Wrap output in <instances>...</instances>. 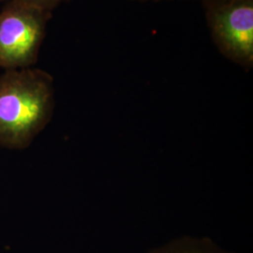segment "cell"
Here are the masks:
<instances>
[{"mask_svg":"<svg viewBox=\"0 0 253 253\" xmlns=\"http://www.w3.org/2000/svg\"><path fill=\"white\" fill-rule=\"evenodd\" d=\"M53 12L18 3L0 11V68H31L38 60Z\"/></svg>","mask_w":253,"mask_h":253,"instance_id":"2","label":"cell"},{"mask_svg":"<svg viewBox=\"0 0 253 253\" xmlns=\"http://www.w3.org/2000/svg\"><path fill=\"white\" fill-rule=\"evenodd\" d=\"M54 79L40 69L6 71L0 75V146L24 149L50 122Z\"/></svg>","mask_w":253,"mask_h":253,"instance_id":"1","label":"cell"},{"mask_svg":"<svg viewBox=\"0 0 253 253\" xmlns=\"http://www.w3.org/2000/svg\"><path fill=\"white\" fill-rule=\"evenodd\" d=\"M202 3H203V6H206L208 4H211V3H215V2H218V1H222V0H201Z\"/></svg>","mask_w":253,"mask_h":253,"instance_id":"6","label":"cell"},{"mask_svg":"<svg viewBox=\"0 0 253 253\" xmlns=\"http://www.w3.org/2000/svg\"><path fill=\"white\" fill-rule=\"evenodd\" d=\"M147 253H234L220 248L211 239L184 236L172 240Z\"/></svg>","mask_w":253,"mask_h":253,"instance_id":"4","label":"cell"},{"mask_svg":"<svg viewBox=\"0 0 253 253\" xmlns=\"http://www.w3.org/2000/svg\"><path fill=\"white\" fill-rule=\"evenodd\" d=\"M132 1H140V2H148V1H164V0H132Z\"/></svg>","mask_w":253,"mask_h":253,"instance_id":"7","label":"cell"},{"mask_svg":"<svg viewBox=\"0 0 253 253\" xmlns=\"http://www.w3.org/2000/svg\"><path fill=\"white\" fill-rule=\"evenodd\" d=\"M218 51L246 71L253 67V0H222L204 6Z\"/></svg>","mask_w":253,"mask_h":253,"instance_id":"3","label":"cell"},{"mask_svg":"<svg viewBox=\"0 0 253 253\" xmlns=\"http://www.w3.org/2000/svg\"><path fill=\"white\" fill-rule=\"evenodd\" d=\"M0 1H6L7 3H18L27 5L30 7H34L37 9H43L47 11L53 12L54 9L59 7L63 3H68L72 0H0Z\"/></svg>","mask_w":253,"mask_h":253,"instance_id":"5","label":"cell"}]
</instances>
